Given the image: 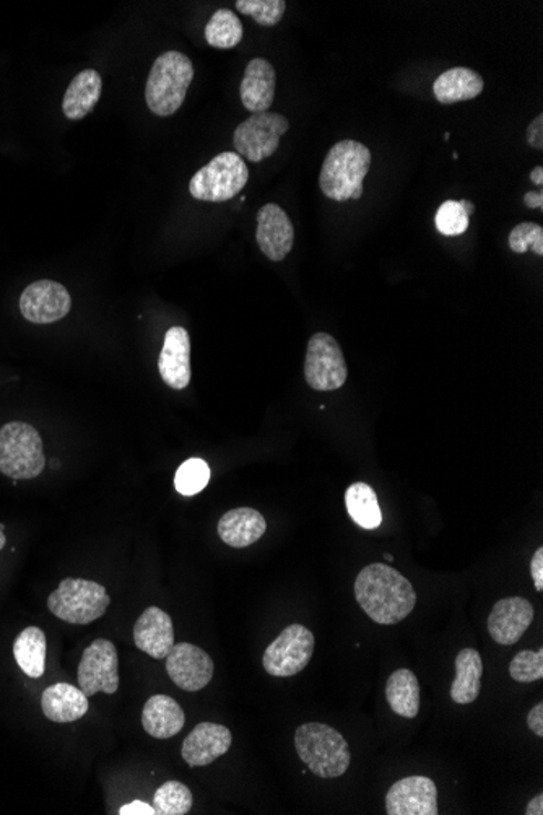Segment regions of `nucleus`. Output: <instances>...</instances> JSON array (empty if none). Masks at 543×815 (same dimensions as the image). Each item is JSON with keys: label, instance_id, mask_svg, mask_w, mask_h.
Returning <instances> with one entry per match:
<instances>
[{"label": "nucleus", "instance_id": "nucleus-1", "mask_svg": "<svg viewBox=\"0 0 543 815\" xmlns=\"http://www.w3.org/2000/svg\"><path fill=\"white\" fill-rule=\"evenodd\" d=\"M355 598L365 614L379 625L402 622L417 604L412 583L385 563H371L360 571L355 581Z\"/></svg>", "mask_w": 543, "mask_h": 815}, {"label": "nucleus", "instance_id": "nucleus-2", "mask_svg": "<svg viewBox=\"0 0 543 815\" xmlns=\"http://www.w3.org/2000/svg\"><path fill=\"white\" fill-rule=\"evenodd\" d=\"M371 152L357 141L334 145L322 163L319 187L326 197L337 202L363 196V181L370 172Z\"/></svg>", "mask_w": 543, "mask_h": 815}, {"label": "nucleus", "instance_id": "nucleus-3", "mask_svg": "<svg viewBox=\"0 0 543 815\" xmlns=\"http://www.w3.org/2000/svg\"><path fill=\"white\" fill-rule=\"evenodd\" d=\"M299 761L319 778H339L350 768L348 742L339 731L324 723H306L295 733Z\"/></svg>", "mask_w": 543, "mask_h": 815}, {"label": "nucleus", "instance_id": "nucleus-4", "mask_svg": "<svg viewBox=\"0 0 543 815\" xmlns=\"http://www.w3.org/2000/svg\"><path fill=\"white\" fill-rule=\"evenodd\" d=\"M194 80L193 61L183 52L168 51L153 62L145 101L156 116L168 118L183 106Z\"/></svg>", "mask_w": 543, "mask_h": 815}, {"label": "nucleus", "instance_id": "nucleus-5", "mask_svg": "<svg viewBox=\"0 0 543 815\" xmlns=\"http://www.w3.org/2000/svg\"><path fill=\"white\" fill-rule=\"evenodd\" d=\"M47 468L43 440L25 421H9L0 428V472L16 480L34 479Z\"/></svg>", "mask_w": 543, "mask_h": 815}, {"label": "nucleus", "instance_id": "nucleus-6", "mask_svg": "<svg viewBox=\"0 0 543 815\" xmlns=\"http://www.w3.org/2000/svg\"><path fill=\"white\" fill-rule=\"evenodd\" d=\"M111 598L106 588L82 578H64L48 598V609L55 618L72 625H89L106 614Z\"/></svg>", "mask_w": 543, "mask_h": 815}, {"label": "nucleus", "instance_id": "nucleus-7", "mask_svg": "<svg viewBox=\"0 0 543 815\" xmlns=\"http://www.w3.org/2000/svg\"><path fill=\"white\" fill-rule=\"evenodd\" d=\"M249 181L245 160L236 152H223L194 174L191 196L202 202H226L238 196Z\"/></svg>", "mask_w": 543, "mask_h": 815}, {"label": "nucleus", "instance_id": "nucleus-8", "mask_svg": "<svg viewBox=\"0 0 543 815\" xmlns=\"http://www.w3.org/2000/svg\"><path fill=\"white\" fill-rule=\"evenodd\" d=\"M348 368L339 343L330 334L318 333L309 339L305 378L315 391H336L346 385Z\"/></svg>", "mask_w": 543, "mask_h": 815}, {"label": "nucleus", "instance_id": "nucleus-9", "mask_svg": "<svg viewBox=\"0 0 543 815\" xmlns=\"http://www.w3.org/2000/svg\"><path fill=\"white\" fill-rule=\"evenodd\" d=\"M290 121L277 113H257L236 128L233 135L236 153L253 163L263 162L277 152L281 135L287 134Z\"/></svg>", "mask_w": 543, "mask_h": 815}, {"label": "nucleus", "instance_id": "nucleus-10", "mask_svg": "<svg viewBox=\"0 0 543 815\" xmlns=\"http://www.w3.org/2000/svg\"><path fill=\"white\" fill-rule=\"evenodd\" d=\"M313 653L315 635L311 630L294 623L267 646L263 658L264 669L274 678H291L308 666Z\"/></svg>", "mask_w": 543, "mask_h": 815}, {"label": "nucleus", "instance_id": "nucleus-11", "mask_svg": "<svg viewBox=\"0 0 543 815\" xmlns=\"http://www.w3.org/2000/svg\"><path fill=\"white\" fill-rule=\"evenodd\" d=\"M79 689L86 696L99 692L114 695L120 689V656L116 646L110 640H95L83 651L79 669H76Z\"/></svg>", "mask_w": 543, "mask_h": 815}, {"label": "nucleus", "instance_id": "nucleus-12", "mask_svg": "<svg viewBox=\"0 0 543 815\" xmlns=\"http://www.w3.org/2000/svg\"><path fill=\"white\" fill-rule=\"evenodd\" d=\"M71 308L72 298L68 288L48 278L28 285L20 297V312L27 322L33 324L61 322Z\"/></svg>", "mask_w": 543, "mask_h": 815}, {"label": "nucleus", "instance_id": "nucleus-13", "mask_svg": "<svg viewBox=\"0 0 543 815\" xmlns=\"http://www.w3.org/2000/svg\"><path fill=\"white\" fill-rule=\"evenodd\" d=\"M214 661L193 643H174L166 656L170 679L184 692H198L214 678Z\"/></svg>", "mask_w": 543, "mask_h": 815}, {"label": "nucleus", "instance_id": "nucleus-14", "mask_svg": "<svg viewBox=\"0 0 543 815\" xmlns=\"http://www.w3.org/2000/svg\"><path fill=\"white\" fill-rule=\"evenodd\" d=\"M389 815H438V788L428 776L399 780L386 796Z\"/></svg>", "mask_w": 543, "mask_h": 815}, {"label": "nucleus", "instance_id": "nucleus-15", "mask_svg": "<svg viewBox=\"0 0 543 815\" xmlns=\"http://www.w3.org/2000/svg\"><path fill=\"white\" fill-rule=\"evenodd\" d=\"M256 240L260 251L274 263H280L294 249V223L280 205L266 204L260 208Z\"/></svg>", "mask_w": 543, "mask_h": 815}, {"label": "nucleus", "instance_id": "nucleus-16", "mask_svg": "<svg viewBox=\"0 0 543 815\" xmlns=\"http://www.w3.org/2000/svg\"><path fill=\"white\" fill-rule=\"evenodd\" d=\"M534 605L527 599H501L493 605L489 618V633L498 644H516L534 622Z\"/></svg>", "mask_w": 543, "mask_h": 815}, {"label": "nucleus", "instance_id": "nucleus-17", "mask_svg": "<svg viewBox=\"0 0 543 815\" xmlns=\"http://www.w3.org/2000/svg\"><path fill=\"white\" fill-rule=\"evenodd\" d=\"M232 744L233 736L228 727L205 721L197 724L184 740L181 755L191 768H197L214 764L229 751Z\"/></svg>", "mask_w": 543, "mask_h": 815}, {"label": "nucleus", "instance_id": "nucleus-18", "mask_svg": "<svg viewBox=\"0 0 543 815\" xmlns=\"http://www.w3.org/2000/svg\"><path fill=\"white\" fill-rule=\"evenodd\" d=\"M158 371L170 388L186 389L191 383V337L184 327L166 330L165 344L158 358Z\"/></svg>", "mask_w": 543, "mask_h": 815}, {"label": "nucleus", "instance_id": "nucleus-19", "mask_svg": "<svg viewBox=\"0 0 543 815\" xmlns=\"http://www.w3.org/2000/svg\"><path fill=\"white\" fill-rule=\"evenodd\" d=\"M134 643L153 660H165L174 646L172 618L156 605L145 609L134 625Z\"/></svg>", "mask_w": 543, "mask_h": 815}, {"label": "nucleus", "instance_id": "nucleus-20", "mask_svg": "<svg viewBox=\"0 0 543 815\" xmlns=\"http://www.w3.org/2000/svg\"><path fill=\"white\" fill-rule=\"evenodd\" d=\"M275 82H277V74H275L274 65L267 59H253L247 64L242 86H239L243 106L253 114L267 113V110H270L274 104Z\"/></svg>", "mask_w": 543, "mask_h": 815}, {"label": "nucleus", "instance_id": "nucleus-21", "mask_svg": "<svg viewBox=\"0 0 543 815\" xmlns=\"http://www.w3.org/2000/svg\"><path fill=\"white\" fill-rule=\"evenodd\" d=\"M266 518L254 508H235L223 515L218 522V536L233 549L253 546L266 534Z\"/></svg>", "mask_w": 543, "mask_h": 815}, {"label": "nucleus", "instance_id": "nucleus-22", "mask_svg": "<svg viewBox=\"0 0 543 815\" xmlns=\"http://www.w3.org/2000/svg\"><path fill=\"white\" fill-rule=\"evenodd\" d=\"M186 715L180 703L168 695L150 696L142 710V726L155 740H170L183 731Z\"/></svg>", "mask_w": 543, "mask_h": 815}, {"label": "nucleus", "instance_id": "nucleus-23", "mask_svg": "<svg viewBox=\"0 0 543 815\" xmlns=\"http://www.w3.org/2000/svg\"><path fill=\"white\" fill-rule=\"evenodd\" d=\"M41 709L52 723H74L89 713V696L74 685L59 682L43 692Z\"/></svg>", "mask_w": 543, "mask_h": 815}, {"label": "nucleus", "instance_id": "nucleus-24", "mask_svg": "<svg viewBox=\"0 0 543 815\" xmlns=\"http://www.w3.org/2000/svg\"><path fill=\"white\" fill-rule=\"evenodd\" d=\"M103 92V79L93 69L80 72L65 90L62 113L68 120L80 121L92 113Z\"/></svg>", "mask_w": 543, "mask_h": 815}, {"label": "nucleus", "instance_id": "nucleus-25", "mask_svg": "<svg viewBox=\"0 0 543 815\" xmlns=\"http://www.w3.org/2000/svg\"><path fill=\"white\" fill-rule=\"evenodd\" d=\"M483 663L479 651L465 648L455 656V679L451 685L452 702L470 705L482 691Z\"/></svg>", "mask_w": 543, "mask_h": 815}, {"label": "nucleus", "instance_id": "nucleus-26", "mask_svg": "<svg viewBox=\"0 0 543 815\" xmlns=\"http://www.w3.org/2000/svg\"><path fill=\"white\" fill-rule=\"evenodd\" d=\"M485 89L482 75L468 68H454L438 77L433 85L437 100L443 104L477 99Z\"/></svg>", "mask_w": 543, "mask_h": 815}, {"label": "nucleus", "instance_id": "nucleus-27", "mask_svg": "<svg viewBox=\"0 0 543 815\" xmlns=\"http://www.w3.org/2000/svg\"><path fill=\"white\" fill-rule=\"evenodd\" d=\"M386 700L396 715L413 720L420 712V682L410 669H397L386 684Z\"/></svg>", "mask_w": 543, "mask_h": 815}, {"label": "nucleus", "instance_id": "nucleus-28", "mask_svg": "<svg viewBox=\"0 0 543 815\" xmlns=\"http://www.w3.org/2000/svg\"><path fill=\"white\" fill-rule=\"evenodd\" d=\"M47 635L40 626H27L13 643L17 664L30 679H41L47 669Z\"/></svg>", "mask_w": 543, "mask_h": 815}, {"label": "nucleus", "instance_id": "nucleus-29", "mask_svg": "<svg viewBox=\"0 0 543 815\" xmlns=\"http://www.w3.org/2000/svg\"><path fill=\"white\" fill-rule=\"evenodd\" d=\"M348 515L360 528L376 529L381 526L382 513L378 495L365 482L351 483L346 492Z\"/></svg>", "mask_w": 543, "mask_h": 815}, {"label": "nucleus", "instance_id": "nucleus-30", "mask_svg": "<svg viewBox=\"0 0 543 815\" xmlns=\"http://www.w3.org/2000/svg\"><path fill=\"white\" fill-rule=\"evenodd\" d=\"M243 23L233 10L221 9L212 16L205 27V40L208 47L217 50H232L242 43Z\"/></svg>", "mask_w": 543, "mask_h": 815}, {"label": "nucleus", "instance_id": "nucleus-31", "mask_svg": "<svg viewBox=\"0 0 543 815\" xmlns=\"http://www.w3.org/2000/svg\"><path fill=\"white\" fill-rule=\"evenodd\" d=\"M193 803V793L181 782H166L153 796L156 815H186Z\"/></svg>", "mask_w": 543, "mask_h": 815}, {"label": "nucleus", "instance_id": "nucleus-32", "mask_svg": "<svg viewBox=\"0 0 543 815\" xmlns=\"http://www.w3.org/2000/svg\"><path fill=\"white\" fill-rule=\"evenodd\" d=\"M211 480V468L204 459L193 458L180 466L174 476V487L184 497L201 493Z\"/></svg>", "mask_w": 543, "mask_h": 815}, {"label": "nucleus", "instance_id": "nucleus-33", "mask_svg": "<svg viewBox=\"0 0 543 815\" xmlns=\"http://www.w3.org/2000/svg\"><path fill=\"white\" fill-rule=\"evenodd\" d=\"M236 10L250 16L260 27H275L284 19L287 2L284 0H236Z\"/></svg>", "mask_w": 543, "mask_h": 815}, {"label": "nucleus", "instance_id": "nucleus-34", "mask_svg": "<svg viewBox=\"0 0 543 815\" xmlns=\"http://www.w3.org/2000/svg\"><path fill=\"white\" fill-rule=\"evenodd\" d=\"M438 232L444 236H459L462 233L468 232L470 225V217L468 212L462 208L459 201H445L440 208H438L437 217Z\"/></svg>", "mask_w": 543, "mask_h": 815}, {"label": "nucleus", "instance_id": "nucleus-35", "mask_svg": "<svg viewBox=\"0 0 543 815\" xmlns=\"http://www.w3.org/2000/svg\"><path fill=\"white\" fill-rule=\"evenodd\" d=\"M510 675L516 682L529 684L543 678V650H524L513 658L510 664Z\"/></svg>", "mask_w": 543, "mask_h": 815}, {"label": "nucleus", "instance_id": "nucleus-36", "mask_svg": "<svg viewBox=\"0 0 543 815\" xmlns=\"http://www.w3.org/2000/svg\"><path fill=\"white\" fill-rule=\"evenodd\" d=\"M513 253L525 254L529 249L543 256V228L539 223L524 222L514 226L510 235Z\"/></svg>", "mask_w": 543, "mask_h": 815}, {"label": "nucleus", "instance_id": "nucleus-37", "mask_svg": "<svg viewBox=\"0 0 543 815\" xmlns=\"http://www.w3.org/2000/svg\"><path fill=\"white\" fill-rule=\"evenodd\" d=\"M527 144L532 149H543V114H539L527 128Z\"/></svg>", "mask_w": 543, "mask_h": 815}, {"label": "nucleus", "instance_id": "nucleus-38", "mask_svg": "<svg viewBox=\"0 0 543 815\" xmlns=\"http://www.w3.org/2000/svg\"><path fill=\"white\" fill-rule=\"evenodd\" d=\"M531 574H532V580H534L535 590H537L539 593H542L543 591V549L542 547H539L537 552H535L534 557H532Z\"/></svg>", "mask_w": 543, "mask_h": 815}, {"label": "nucleus", "instance_id": "nucleus-39", "mask_svg": "<svg viewBox=\"0 0 543 815\" xmlns=\"http://www.w3.org/2000/svg\"><path fill=\"white\" fill-rule=\"evenodd\" d=\"M527 726L532 733L543 737V703H537L534 709L529 712Z\"/></svg>", "mask_w": 543, "mask_h": 815}, {"label": "nucleus", "instance_id": "nucleus-40", "mask_svg": "<svg viewBox=\"0 0 543 815\" xmlns=\"http://www.w3.org/2000/svg\"><path fill=\"white\" fill-rule=\"evenodd\" d=\"M121 815H156L155 807L150 806L147 803L142 801H134V803L125 804L120 809Z\"/></svg>", "mask_w": 543, "mask_h": 815}, {"label": "nucleus", "instance_id": "nucleus-41", "mask_svg": "<svg viewBox=\"0 0 543 815\" xmlns=\"http://www.w3.org/2000/svg\"><path fill=\"white\" fill-rule=\"evenodd\" d=\"M524 204L525 207L529 208H542L543 207V191H537V193H527L524 196Z\"/></svg>", "mask_w": 543, "mask_h": 815}, {"label": "nucleus", "instance_id": "nucleus-42", "mask_svg": "<svg viewBox=\"0 0 543 815\" xmlns=\"http://www.w3.org/2000/svg\"><path fill=\"white\" fill-rule=\"evenodd\" d=\"M525 815H543V794H537L531 803L527 804Z\"/></svg>", "mask_w": 543, "mask_h": 815}, {"label": "nucleus", "instance_id": "nucleus-43", "mask_svg": "<svg viewBox=\"0 0 543 815\" xmlns=\"http://www.w3.org/2000/svg\"><path fill=\"white\" fill-rule=\"evenodd\" d=\"M531 181H532V183L537 184V186H542V184H543V169H542V166H535V169L532 170Z\"/></svg>", "mask_w": 543, "mask_h": 815}, {"label": "nucleus", "instance_id": "nucleus-44", "mask_svg": "<svg viewBox=\"0 0 543 815\" xmlns=\"http://www.w3.org/2000/svg\"><path fill=\"white\" fill-rule=\"evenodd\" d=\"M459 204H461L462 208L468 212L469 217L473 214V212H475V205H473L472 202L468 201V198H462V201H459Z\"/></svg>", "mask_w": 543, "mask_h": 815}, {"label": "nucleus", "instance_id": "nucleus-45", "mask_svg": "<svg viewBox=\"0 0 543 815\" xmlns=\"http://www.w3.org/2000/svg\"><path fill=\"white\" fill-rule=\"evenodd\" d=\"M6 542H7V538H6V534H3V526L0 524V550H2L3 547H6Z\"/></svg>", "mask_w": 543, "mask_h": 815}, {"label": "nucleus", "instance_id": "nucleus-46", "mask_svg": "<svg viewBox=\"0 0 543 815\" xmlns=\"http://www.w3.org/2000/svg\"><path fill=\"white\" fill-rule=\"evenodd\" d=\"M385 560H388V562H395V557H392L391 553H385Z\"/></svg>", "mask_w": 543, "mask_h": 815}, {"label": "nucleus", "instance_id": "nucleus-47", "mask_svg": "<svg viewBox=\"0 0 543 815\" xmlns=\"http://www.w3.org/2000/svg\"><path fill=\"white\" fill-rule=\"evenodd\" d=\"M449 135H451V134H449V132H445V134H444V141H445V142H448V141H449Z\"/></svg>", "mask_w": 543, "mask_h": 815}]
</instances>
